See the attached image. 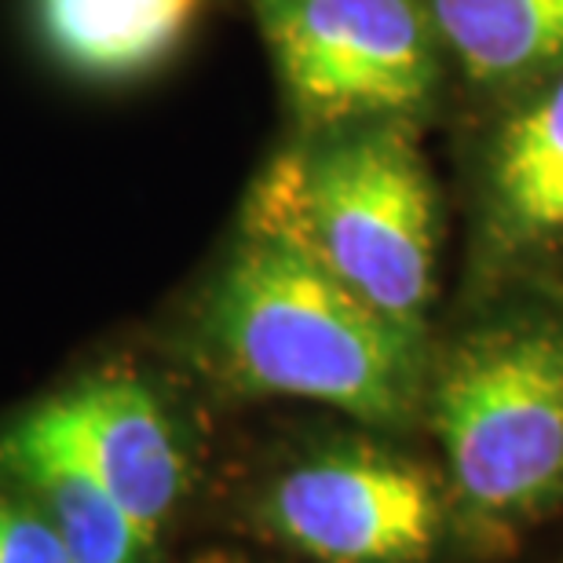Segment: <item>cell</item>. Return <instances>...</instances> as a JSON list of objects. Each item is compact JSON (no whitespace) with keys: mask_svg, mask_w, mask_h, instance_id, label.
Listing matches in <instances>:
<instances>
[{"mask_svg":"<svg viewBox=\"0 0 563 563\" xmlns=\"http://www.w3.org/2000/svg\"><path fill=\"white\" fill-rule=\"evenodd\" d=\"M198 355L228 388L402 424L424 380L421 325L388 319L267 234H242L198 314Z\"/></svg>","mask_w":563,"mask_h":563,"instance_id":"cell-1","label":"cell"},{"mask_svg":"<svg viewBox=\"0 0 563 563\" xmlns=\"http://www.w3.org/2000/svg\"><path fill=\"white\" fill-rule=\"evenodd\" d=\"M242 231L292 245L388 319L421 325L435 272V190L402 129L363 125L275 157Z\"/></svg>","mask_w":563,"mask_h":563,"instance_id":"cell-2","label":"cell"},{"mask_svg":"<svg viewBox=\"0 0 563 563\" xmlns=\"http://www.w3.org/2000/svg\"><path fill=\"white\" fill-rule=\"evenodd\" d=\"M461 501L509 523L563 494V333L498 330L465 344L435 391Z\"/></svg>","mask_w":563,"mask_h":563,"instance_id":"cell-3","label":"cell"},{"mask_svg":"<svg viewBox=\"0 0 563 563\" xmlns=\"http://www.w3.org/2000/svg\"><path fill=\"white\" fill-rule=\"evenodd\" d=\"M282 85L322 125H374L432 96V37L413 0H256Z\"/></svg>","mask_w":563,"mask_h":563,"instance_id":"cell-4","label":"cell"},{"mask_svg":"<svg viewBox=\"0 0 563 563\" xmlns=\"http://www.w3.org/2000/svg\"><path fill=\"white\" fill-rule=\"evenodd\" d=\"M267 523L314 563H424L439 534V490L385 450H322L267 494Z\"/></svg>","mask_w":563,"mask_h":563,"instance_id":"cell-5","label":"cell"},{"mask_svg":"<svg viewBox=\"0 0 563 563\" xmlns=\"http://www.w3.org/2000/svg\"><path fill=\"white\" fill-rule=\"evenodd\" d=\"M30 413L114 494L154 545L187 487L184 443L157 391L140 377L103 374Z\"/></svg>","mask_w":563,"mask_h":563,"instance_id":"cell-6","label":"cell"},{"mask_svg":"<svg viewBox=\"0 0 563 563\" xmlns=\"http://www.w3.org/2000/svg\"><path fill=\"white\" fill-rule=\"evenodd\" d=\"M0 472L48 516L70 563H143L154 549L114 494L33 413L0 432Z\"/></svg>","mask_w":563,"mask_h":563,"instance_id":"cell-7","label":"cell"},{"mask_svg":"<svg viewBox=\"0 0 563 563\" xmlns=\"http://www.w3.org/2000/svg\"><path fill=\"white\" fill-rule=\"evenodd\" d=\"M195 11L198 0H37L52 55L96 81H125L157 66Z\"/></svg>","mask_w":563,"mask_h":563,"instance_id":"cell-8","label":"cell"},{"mask_svg":"<svg viewBox=\"0 0 563 563\" xmlns=\"http://www.w3.org/2000/svg\"><path fill=\"white\" fill-rule=\"evenodd\" d=\"M494 209L509 239L542 242L563 234V74L501 132Z\"/></svg>","mask_w":563,"mask_h":563,"instance_id":"cell-9","label":"cell"},{"mask_svg":"<svg viewBox=\"0 0 563 563\" xmlns=\"http://www.w3.org/2000/svg\"><path fill=\"white\" fill-rule=\"evenodd\" d=\"M432 19L461 66L483 81L563 59V0H432Z\"/></svg>","mask_w":563,"mask_h":563,"instance_id":"cell-10","label":"cell"},{"mask_svg":"<svg viewBox=\"0 0 563 563\" xmlns=\"http://www.w3.org/2000/svg\"><path fill=\"white\" fill-rule=\"evenodd\" d=\"M0 563H70V553L37 505L0 494Z\"/></svg>","mask_w":563,"mask_h":563,"instance_id":"cell-11","label":"cell"}]
</instances>
